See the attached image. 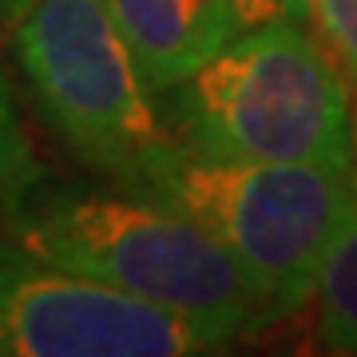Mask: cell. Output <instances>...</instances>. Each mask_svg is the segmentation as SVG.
<instances>
[{
	"instance_id": "1",
	"label": "cell",
	"mask_w": 357,
	"mask_h": 357,
	"mask_svg": "<svg viewBox=\"0 0 357 357\" xmlns=\"http://www.w3.org/2000/svg\"><path fill=\"white\" fill-rule=\"evenodd\" d=\"M4 234L52 266L171 310L222 349L266 330L243 266L187 211L112 183H52L40 171L0 206Z\"/></svg>"
},
{
	"instance_id": "2",
	"label": "cell",
	"mask_w": 357,
	"mask_h": 357,
	"mask_svg": "<svg viewBox=\"0 0 357 357\" xmlns=\"http://www.w3.org/2000/svg\"><path fill=\"white\" fill-rule=\"evenodd\" d=\"M159 112L187 155L357 167L354 96L306 20L238 32Z\"/></svg>"
},
{
	"instance_id": "3",
	"label": "cell",
	"mask_w": 357,
	"mask_h": 357,
	"mask_svg": "<svg viewBox=\"0 0 357 357\" xmlns=\"http://www.w3.org/2000/svg\"><path fill=\"white\" fill-rule=\"evenodd\" d=\"M8 44L52 135L103 183L155 199L183 147L107 4L36 0L16 20Z\"/></svg>"
},
{
	"instance_id": "4",
	"label": "cell",
	"mask_w": 357,
	"mask_h": 357,
	"mask_svg": "<svg viewBox=\"0 0 357 357\" xmlns=\"http://www.w3.org/2000/svg\"><path fill=\"white\" fill-rule=\"evenodd\" d=\"M155 199L199 218L227 246L270 326L314 298L321 262L357 203V171L178 151Z\"/></svg>"
},
{
	"instance_id": "5",
	"label": "cell",
	"mask_w": 357,
	"mask_h": 357,
	"mask_svg": "<svg viewBox=\"0 0 357 357\" xmlns=\"http://www.w3.org/2000/svg\"><path fill=\"white\" fill-rule=\"evenodd\" d=\"M218 349L203 330L0 238V357H187Z\"/></svg>"
},
{
	"instance_id": "6",
	"label": "cell",
	"mask_w": 357,
	"mask_h": 357,
	"mask_svg": "<svg viewBox=\"0 0 357 357\" xmlns=\"http://www.w3.org/2000/svg\"><path fill=\"white\" fill-rule=\"evenodd\" d=\"M155 100L238 36L230 0H103Z\"/></svg>"
},
{
	"instance_id": "7",
	"label": "cell",
	"mask_w": 357,
	"mask_h": 357,
	"mask_svg": "<svg viewBox=\"0 0 357 357\" xmlns=\"http://www.w3.org/2000/svg\"><path fill=\"white\" fill-rule=\"evenodd\" d=\"M318 345L326 354H357V203L318 270Z\"/></svg>"
},
{
	"instance_id": "8",
	"label": "cell",
	"mask_w": 357,
	"mask_h": 357,
	"mask_svg": "<svg viewBox=\"0 0 357 357\" xmlns=\"http://www.w3.org/2000/svg\"><path fill=\"white\" fill-rule=\"evenodd\" d=\"M310 16L318 24L321 48L330 52V60L345 76L357 119V0H310Z\"/></svg>"
},
{
	"instance_id": "9",
	"label": "cell",
	"mask_w": 357,
	"mask_h": 357,
	"mask_svg": "<svg viewBox=\"0 0 357 357\" xmlns=\"http://www.w3.org/2000/svg\"><path fill=\"white\" fill-rule=\"evenodd\" d=\"M40 167L32 159V147L24 139L20 115H16V100L8 88V76L0 68V206L8 203L28 178H36Z\"/></svg>"
},
{
	"instance_id": "10",
	"label": "cell",
	"mask_w": 357,
	"mask_h": 357,
	"mask_svg": "<svg viewBox=\"0 0 357 357\" xmlns=\"http://www.w3.org/2000/svg\"><path fill=\"white\" fill-rule=\"evenodd\" d=\"M238 28H262L282 20H310V0H230Z\"/></svg>"
},
{
	"instance_id": "11",
	"label": "cell",
	"mask_w": 357,
	"mask_h": 357,
	"mask_svg": "<svg viewBox=\"0 0 357 357\" xmlns=\"http://www.w3.org/2000/svg\"><path fill=\"white\" fill-rule=\"evenodd\" d=\"M32 4H36V0H0V44H8L16 20H20Z\"/></svg>"
}]
</instances>
